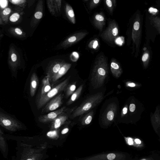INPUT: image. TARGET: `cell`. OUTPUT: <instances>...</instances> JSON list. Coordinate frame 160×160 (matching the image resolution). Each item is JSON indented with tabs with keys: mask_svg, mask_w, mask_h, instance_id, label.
Here are the masks:
<instances>
[{
	"mask_svg": "<svg viewBox=\"0 0 160 160\" xmlns=\"http://www.w3.org/2000/svg\"><path fill=\"white\" fill-rule=\"evenodd\" d=\"M76 88V85L74 84H72L68 87L67 90V93L70 94L74 91Z\"/></svg>",
	"mask_w": 160,
	"mask_h": 160,
	"instance_id": "obj_29",
	"label": "cell"
},
{
	"mask_svg": "<svg viewBox=\"0 0 160 160\" xmlns=\"http://www.w3.org/2000/svg\"><path fill=\"white\" fill-rule=\"evenodd\" d=\"M61 114L52 121L51 126L52 130L57 129L65 120V117Z\"/></svg>",
	"mask_w": 160,
	"mask_h": 160,
	"instance_id": "obj_17",
	"label": "cell"
},
{
	"mask_svg": "<svg viewBox=\"0 0 160 160\" xmlns=\"http://www.w3.org/2000/svg\"><path fill=\"white\" fill-rule=\"evenodd\" d=\"M89 0H84V1H88Z\"/></svg>",
	"mask_w": 160,
	"mask_h": 160,
	"instance_id": "obj_43",
	"label": "cell"
},
{
	"mask_svg": "<svg viewBox=\"0 0 160 160\" xmlns=\"http://www.w3.org/2000/svg\"><path fill=\"white\" fill-rule=\"evenodd\" d=\"M98 45V42L97 39H95L89 43L88 47L89 48L94 49H96Z\"/></svg>",
	"mask_w": 160,
	"mask_h": 160,
	"instance_id": "obj_26",
	"label": "cell"
},
{
	"mask_svg": "<svg viewBox=\"0 0 160 160\" xmlns=\"http://www.w3.org/2000/svg\"><path fill=\"white\" fill-rule=\"evenodd\" d=\"M11 12V9L7 7L5 8L0 13V19L2 20L5 23H6L8 20V16Z\"/></svg>",
	"mask_w": 160,
	"mask_h": 160,
	"instance_id": "obj_19",
	"label": "cell"
},
{
	"mask_svg": "<svg viewBox=\"0 0 160 160\" xmlns=\"http://www.w3.org/2000/svg\"><path fill=\"white\" fill-rule=\"evenodd\" d=\"M68 128H65L62 131L61 133L63 134H66L68 131Z\"/></svg>",
	"mask_w": 160,
	"mask_h": 160,
	"instance_id": "obj_38",
	"label": "cell"
},
{
	"mask_svg": "<svg viewBox=\"0 0 160 160\" xmlns=\"http://www.w3.org/2000/svg\"><path fill=\"white\" fill-rule=\"evenodd\" d=\"M88 34V33L85 32L75 33L64 41L61 43V46L63 48L68 47L82 39Z\"/></svg>",
	"mask_w": 160,
	"mask_h": 160,
	"instance_id": "obj_7",
	"label": "cell"
},
{
	"mask_svg": "<svg viewBox=\"0 0 160 160\" xmlns=\"http://www.w3.org/2000/svg\"><path fill=\"white\" fill-rule=\"evenodd\" d=\"M91 106L92 104L90 103H87L83 107V109L84 110H87L91 108Z\"/></svg>",
	"mask_w": 160,
	"mask_h": 160,
	"instance_id": "obj_31",
	"label": "cell"
},
{
	"mask_svg": "<svg viewBox=\"0 0 160 160\" xmlns=\"http://www.w3.org/2000/svg\"><path fill=\"white\" fill-rule=\"evenodd\" d=\"M128 144L130 145L132 144L133 143V140L131 138H128Z\"/></svg>",
	"mask_w": 160,
	"mask_h": 160,
	"instance_id": "obj_39",
	"label": "cell"
},
{
	"mask_svg": "<svg viewBox=\"0 0 160 160\" xmlns=\"http://www.w3.org/2000/svg\"><path fill=\"white\" fill-rule=\"evenodd\" d=\"M64 110L63 108L56 110L46 114L42 115L38 118V121L42 123L52 122L58 116L61 114Z\"/></svg>",
	"mask_w": 160,
	"mask_h": 160,
	"instance_id": "obj_9",
	"label": "cell"
},
{
	"mask_svg": "<svg viewBox=\"0 0 160 160\" xmlns=\"http://www.w3.org/2000/svg\"><path fill=\"white\" fill-rule=\"evenodd\" d=\"M8 31L11 34L17 38H23L26 36V33L18 28H11Z\"/></svg>",
	"mask_w": 160,
	"mask_h": 160,
	"instance_id": "obj_18",
	"label": "cell"
},
{
	"mask_svg": "<svg viewBox=\"0 0 160 160\" xmlns=\"http://www.w3.org/2000/svg\"><path fill=\"white\" fill-rule=\"evenodd\" d=\"M92 117L91 116H88L85 121V123L86 124H89L91 121Z\"/></svg>",
	"mask_w": 160,
	"mask_h": 160,
	"instance_id": "obj_33",
	"label": "cell"
},
{
	"mask_svg": "<svg viewBox=\"0 0 160 160\" xmlns=\"http://www.w3.org/2000/svg\"><path fill=\"white\" fill-rule=\"evenodd\" d=\"M135 109V106L133 104H131L130 105L129 107L130 110L131 112L134 111Z\"/></svg>",
	"mask_w": 160,
	"mask_h": 160,
	"instance_id": "obj_36",
	"label": "cell"
},
{
	"mask_svg": "<svg viewBox=\"0 0 160 160\" xmlns=\"http://www.w3.org/2000/svg\"><path fill=\"white\" fill-rule=\"evenodd\" d=\"M0 124L5 129L10 131H15L23 128L22 123L10 116L0 113Z\"/></svg>",
	"mask_w": 160,
	"mask_h": 160,
	"instance_id": "obj_3",
	"label": "cell"
},
{
	"mask_svg": "<svg viewBox=\"0 0 160 160\" xmlns=\"http://www.w3.org/2000/svg\"><path fill=\"white\" fill-rule=\"evenodd\" d=\"M127 108H124L123 109V112L124 114H126L127 113Z\"/></svg>",
	"mask_w": 160,
	"mask_h": 160,
	"instance_id": "obj_41",
	"label": "cell"
},
{
	"mask_svg": "<svg viewBox=\"0 0 160 160\" xmlns=\"http://www.w3.org/2000/svg\"><path fill=\"white\" fill-rule=\"evenodd\" d=\"M114 114L113 112L112 111H109L107 114V118L108 119L111 121L114 118Z\"/></svg>",
	"mask_w": 160,
	"mask_h": 160,
	"instance_id": "obj_30",
	"label": "cell"
},
{
	"mask_svg": "<svg viewBox=\"0 0 160 160\" xmlns=\"http://www.w3.org/2000/svg\"><path fill=\"white\" fill-rule=\"evenodd\" d=\"M63 95L58 94L52 98L42 109V112H47L56 110L61 105Z\"/></svg>",
	"mask_w": 160,
	"mask_h": 160,
	"instance_id": "obj_6",
	"label": "cell"
},
{
	"mask_svg": "<svg viewBox=\"0 0 160 160\" xmlns=\"http://www.w3.org/2000/svg\"><path fill=\"white\" fill-rule=\"evenodd\" d=\"M108 74L106 59L101 56L96 59L92 71L91 82L94 86L102 85L104 82Z\"/></svg>",
	"mask_w": 160,
	"mask_h": 160,
	"instance_id": "obj_1",
	"label": "cell"
},
{
	"mask_svg": "<svg viewBox=\"0 0 160 160\" xmlns=\"http://www.w3.org/2000/svg\"><path fill=\"white\" fill-rule=\"evenodd\" d=\"M101 0H91L89 4V8L92 9L96 7L99 3Z\"/></svg>",
	"mask_w": 160,
	"mask_h": 160,
	"instance_id": "obj_27",
	"label": "cell"
},
{
	"mask_svg": "<svg viewBox=\"0 0 160 160\" xmlns=\"http://www.w3.org/2000/svg\"><path fill=\"white\" fill-rule=\"evenodd\" d=\"M66 13L69 21L74 24L76 22L75 15L72 7L69 4H67L65 6Z\"/></svg>",
	"mask_w": 160,
	"mask_h": 160,
	"instance_id": "obj_16",
	"label": "cell"
},
{
	"mask_svg": "<svg viewBox=\"0 0 160 160\" xmlns=\"http://www.w3.org/2000/svg\"><path fill=\"white\" fill-rule=\"evenodd\" d=\"M50 13L53 15L61 12L62 0H46Z\"/></svg>",
	"mask_w": 160,
	"mask_h": 160,
	"instance_id": "obj_10",
	"label": "cell"
},
{
	"mask_svg": "<svg viewBox=\"0 0 160 160\" xmlns=\"http://www.w3.org/2000/svg\"><path fill=\"white\" fill-rule=\"evenodd\" d=\"M71 58L72 61L75 62L79 58V54L77 52H73L71 55Z\"/></svg>",
	"mask_w": 160,
	"mask_h": 160,
	"instance_id": "obj_28",
	"label": "cell"
},
{
	"mask_svg": "<svg viewBox=\"0 0 160 160\" xmlns=\"http://www.w3.org/2000/svg\"><path fill=\"white\" fill-rule=\"evenodd\" d=\"M47 135L50 138L57 139L59 137L58 132L57 129L52 130L47 132Z\"/></svg>",
	"mask_w": 160,
	"mask_h": 160,
	"instance_id": "obj_23",
	"label": "cell"
},
{
	"mask_svg": "<svg viewBox=\"0 0 160 160\" xmlns=\"http://www.w3.org/2000/svg\"><path fill=\"white\" fill-rule=\"evenodd\" d=\"M111 70L112 73L115 77L118 78L122 73V69L119 64L115 60H113L110 64Z\"/></svg>",
	"mask_w": 160,
	"mask_h": 160,
	"instance_id": "obj_15",
	"label": "cell"
},
{
	"mask_svg": "<svg viewBox=\"0 0 160 160\" xmlns=\"http://www.w3.org/2000/svg\"><path fill=\"white\" fill-rule=\"evenodd\" d=\"M7 4V2L6 0H0L1 8L2 7L4 8Z\"/></svg>",
	"mask_w": 160,
	"mask_h": 160,
	"instance_id": "obj_35",
	"label": "cell"
},
{
	"mask_svg": "<svg viewBox=\"0 0 160 160\" xmlns=\"http://www.w3.org/2000/svg\"><path fill=\"white\" fill-rule=\"evenodd\" d=\"M135 141L137 143L140 144L141 143V141L138 139H136Z\"/></svg>",
	"mask_w": 160,
	"mask_h": 160,
	"instance_id": "obj_42",
	"label": "cell"
},
{
	"mask_svg": "<svg viewBox=\"0 0 160 160\" xmlns=\"http://www.w3.org/2000/svg\"><path fill=\"white\" fill-rule=\"evenodd\" d=\"M20 18V14L18 12H14L9 17V20L12 22H16Z\"/></svg>",
	"mask_w": 160,
	"mask_h": 160,
	"instance_id": "obj_24",
	"label": "cell"
},
{
	"mask_svg": "<svg viewBox=\"0 0 160 160\" xmlns=\"http://www.w3.org/2000/svg\"><path fill=\"white\" fill-rule=\"evenodd\" d=\"M70 76L52 88L46 94L38 98L37 102V106L38 109L41 108L48 102L58 94L63 91L69 82Z\"/></svg>",
	"mask_w": 160,
	"mask_h": 160,
	"instance_id": "obj_2",
	"label": "cell"
},
{
	"mask_svg": "<svg viewBox=\"0 0 160 160\" xmlns=\"http://www.w3.org/2000/svg\"><path fill=\"white\" fill-rule=\"evenodd\" d=\"M0 146L2 150L5 151L6 150V144L4 139L2 135L1 130H0Z\"/></svg>",
	"mask_w": 160,
	"mask_h": 160,
	"instance_id": "obj_25",
	"label": "cell"
},
{
	"mask_svg": "<svg viewBox=\"0 0 160 160\" xmlns=\"http://www.w3.org/2000/svg\"><path fill=\"white\" fill-rule=\"evenodd\" d=\"M71 66V64L64 63L61 66L57 73L52 78L50 81L55 82L66 74Z\"/></svg>",
	"mask_w": 160,
	"mask_h": 160,
	"instance_id": "obj_12",
	"label": "cell"
},
{
	"mask_svg": "<svg viewBox=\"0 0 160 160\" xmlns=\"http://www.w3.org/2000/svg\"><path fill=\"white\" fill-rule=\"evenodd\" d=\"M35 12L34 14V18L38 20L40 19L43 16V4L41 5L40 8H38V6H37Z\"/></svg>",
	"mask_w": 160,
	"mask_h": 160,
	"instance_id": "obj_22",
	"label": "cell"
},
{
	"mask_svg": "<svg viewBox=\"0 0 160 160\" xmlns=\"http://www.w3.org/2000/svg\"><path fill=\"white\" fill-rule=\"evenodd\" d=\"M8 62L12 69L14 71H15L20 65V59L19 54L13 46H11L9 49Z\"/></svg>",
	"mask_w": 160,
	"mask_h": 160,
	"instance_id": "obj_5",
	"label": "cell"
},
{
	"mask_svg": "<svg viewBox=\"0 0 160 160\" xmlns=\"http://www.w3.org/2000/svg\"><path fill=\"white\" fill-rule=\"evenodd\" d=\"M148 54L146 53L144 54L142 56V60L143 62L146 61L148 59Z\"/></svg>",
	"mask_w": 160,
	"mask_h": 160,
	"instance_id": "obj_34",
	"label": "cell"
},
{
	"mask_svg": "<svg viewBox=\"0 0 160 160\" xmlns=\"http://www.w3.org/2000/svg\"><path fill=\"white\" fill-rule=\"evenodd\" d=\"M39 84V80L35 72L33 73L31 78L30 91L31 96L33 97L36 92Z\"/></svg>",
	"mask_w": 160,
	"mask_h": 160,
	"instance_id": "obj_13",
	"label": "cell"
},
{
	"mask_svg": "<svg viewBox=\"0 0 160 160\" xmlns=\"http://www.w3.org/2000/svg\"><path fill=\"white\" fill-rule=\"evenodd\" d=\"M50 82L49 78L46 76L43 79L40 92L38 98L46 94L52 89Z\"/></svg>",
	"mask_w": 160,
	"mask_h": 160,
	"instance_id": "obj_14",
	"label": "cell"
},
{
	"mask_svg": "<svg viewBox=\"0 0 160 160\" xmlns=\"http://www.w3.org/2000/svg\"><path fill=\"white\" fill-rule=\"evenodd\" d=\"M105 22V16L102 12L96 14L93 17V23L95 27L100 31L102 30Z\"/></svg>",
	"mask_w": 160,
	"mask_h": 160,
	"instance_id": "obj_11",
	"label": "cell"
},
{
	"mask_svg": "<svg viewBox=\"0 0 160 160\" xmlns=\"http://www.w3.org/2000/svg\"><path fill=\"white\" fill-rule=\"evenodd\" d=\"M115 155L113 153L109 154L107 156V158L109 160H112L115 158Z\"/></svg>",
	"mask_w": 160,
	"mask_h": 160,
	"instance_id": "obj_32",
	"label": "cell"
},
{
	"mask_svg": "<svg viewBox=\"0 0 160 160\" xmlns=\"http://www.w3.org/2000/svg\"><path fill=\"white\" fill-rule=\"evenodd\" d=\"M128 85L130 87H133L135 86V84L133 82H131L128 84Z\"/></svg>",
	"mask_w": 160,
	"mask_h": 160,
	"instance_id": "obj_40",
	"label": "cell"
},
{
	"mask_svg": "<svg viewBox=\"0 0 160 160\" xmlns=\"http://www.w3.org/2000/svg\"><path fill=\"white\" fill-rule=\"evenodd\" d=\"M61 60H56L53 61L48 66L46 71V76L50 81L58 72L62 65L64 63Z\"/></svg>",
	"mask_w": 160,
	"mask_h": 160,
	"instance_id": "obj_8",
	"label": "cell"
},
{
	"mask_svg": "<svg viewBox=\"0 0 160 160\" xmlns=\"http://www.w3.org/2000/svg\"><path fill=\"white\" fill-rule=\"evenodd\" d=\"M77 97V94L76 93H73L72 97H71V100L72 101H74L75 100V99H76V97Z\"/></svg>",
	"mask_w": 160,
	"mask_h": 160,
	"instance_id": "obj_37",
	"label": "cell"
},
{
	"mask_svg": "<svg viewBox=\"0 0 160 160\" xmlns=\"http://www.w3.org/2000/svg\"><path fill=\"white\" fill-rule=\"evenodd\" d=\"M109 12L112 13L116 6V0H104Z\"/></svg>",
	"mask_w": 160,
	"mask_h": 160,
	"instance_id": "obj_20",
	"label": "cell"
},
{
	"mask_svg": "<svg viewBox=\"0 0 160 160\" xmlns=\"http://www.w3.org/2000/svg\"><path fill=\"white\" fill-rule=\"evenodd\" d=\"M149 18L153 25L160 31V17L158 16H152Z\"/></svg>",
	"mask_w": 160,
	"mask_h": 160,
	"instance_id": "obj_21",
	"label": "cell"
},
{
	"mask_svg": "<svg viewBox=\"0 0 160 160\" xmlns=\"http://www.w3.org/2000/svg\"><path fill=\"white\" fill-rule=\"evenodd\" d=\"M118 27L116 21L113 20L110 21L107 28L101 33V37L106 41L112 42L118 36Z\"/></svg>",
	"mask_w": 160,
	"mask_h": 160,
	"instance_id": "obj_4",
	"label": "cell"
}]
</instances>
